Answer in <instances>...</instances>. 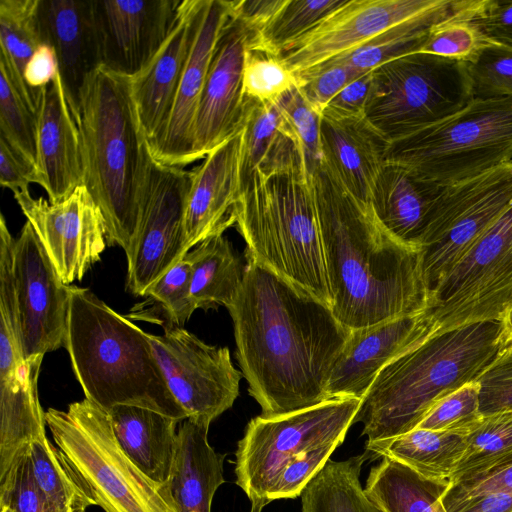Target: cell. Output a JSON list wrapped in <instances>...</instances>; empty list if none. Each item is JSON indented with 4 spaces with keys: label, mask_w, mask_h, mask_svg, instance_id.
<instances>
[{
    "label": "cell",
    "mask_w": 512,
    "mask_h": 512,
    "mask_svg": "<svg viewBox=\"0 0 512 512\" xmlns=\"http://www.w3.org/2000/svg\"><path fill=\"white\" fill-rule=\"evenodd\" d=\"M240 289L227 308L236 357L264 417L315 406L350 335L329 305L246 255Z\"/></svg>",
    "instance_id": "6da1fadb"
},
{
    "label": "cell",
    "mask_w": 512,
    "mask_h": 512,
    "mask_svg": "<svg viewBox=\"0 0 512 512\" xmlns=\"http://www.w3.org/2000/svg\"><path fill=\"white\" fill-rule=\"evenodd\" d=\"M331 309L347 329L416 315L430 307L422 253L393 237L369 204L322 164L312 177Z\"/></svg>",
    "instance_id": "7a4b0ae2"
},
{
    "label": "cell",
    "mask_w": 512,
    "mask_h": 512,
    "mask_svg": "<svg viewBox=\"0 0 512 512\" xmlns=\"http://www.w3.org/2000/svg\"><path fill=\"white\" fill-rule=\"evenodd\" d=\"M79 128L84 180L99 207L107 245L130 254L139 227L140 200L150 149L131 90V78L100 66L80 94Z\"/></svg>",
    "instance_id": "3957f363"
},
{
    "label": "cell",
    "mask_w": 512,
    "mask_h": 512,
    "mask_svg": "<svg viewBox=\"0 0 512 512\" xmlns=\"http://www.w3.org/2000/svg\"><path fill=\"white\" fill-rule=\"evenodd\" d=\"M503 348V325L482 321L433 336L390 362L361 400L353 424L366 443L417 428L445 396L476 381Z\"/></svg>",
    "instance_id": "277c9868"
},
{
    "label": "cell",
    "mask_w": 512,
    "mask_h": 512,
    "mask_svg": "<svg viewBox=\"0 0 512 512\" xmlns=\"http://www.w3.org/2000/svg\"><path fill=\"white\" fill-rule=\"evenodd\" d=\"M64 347L85 398L102 410L133 405L188 418L167 386L148 333L88 288L71 285Z\"/></svg>",
    "instance_id": "5b68a950"
},
{
    "label": "cell",
    "mask_w": 512,
    "mask_h": 512,
    "mask_svg": "<svg viewBox=\"0 0 512 512\" xmlns=\"http://www.w3.org/2000/svg\"><path fill=\"white\" fill-rule=\"evenodd\" d=\"M233 216L245 255L331 307L312 180L304 170L254 172Z\"/></svg>",
    "instance_id": "8992f818"
},
{
    "label": "cell",
    "mask_w": 512,
    "mask_h": 512,
    "mask_svg": "<svg viewBox=\"0 0 512 512\" xmlns=\"http://www.w3.org/2000/svg\"><path fill=\"white\" fill-rule=\"evenodd\" d=\"M46 425L77 481L105 512H179L169 483H158L124 453L108 413L83 399L49 408Z\"/></svg>",
    "instance_id": "52a82bcc"
},
{
    "label": "cell",
    "mask_w": 512,
    "mask_h": 512,
    "mask_svg": "<svg viewBox=\"0 0 512 512\" xmlns=\"http://www.w3.org/2000/svg\"><path fill=\"white\" fill-rule=\"evenodd\" d=\"M386 162L443 186L512 162V98H474L459 112L390 142Z\"/></svg>",
    "instance_id": "ba28073f"
},
{
    "label": "cell",
    "mask_w": 512,
    "mask_h": 512,
    "mask_svg": "<svg viewBox=\"0 0 512 512\" xmlns=\"http://www.w3.org/2000/svg\"><path fill=\"white\" fill-rule=\"evenodd\" d=\"M473 99L466 62L412 53L372 71L365 118L392 142L459 112Z\"/></svg>",
    "instance_id": "9c48e42d"
},
{
    "label": "cell",
    "mask_w": 512,
    "mask_h": 512,
    "mask_svg": "<svg viewBox=\"0 0 512 512\" xmlns=\"http://www.w3.org/2000/svg\"><path fill=\"white\" fill-rule=\"evenodd\" d=\"M361 400L335 398L292 413L250 420L236 451V483L251 503L265 501L283 468L321 446L342 444Z\"/></svg>",
    "instance_id": "30bf717a"
},
{
    "label": "cell",
    "mask_w": 512,
    "mask_h": 512,
    "mask_svg": "<svg viewBox=\"0 0 512 512\" xmlns=\"http://www.w3.org/2000/svg\"><path fill=\"white\" fill-rule=\"evenodd\" d=\"M511 306L512 206L431 293L430 338L476 322H502Z\"/></svg>",
    "instance_id": "8fae6325"
},
{
    "label": "cell",
    "mask_w": 512,
    "mask_h": 512,
    "mask_svg": "<svg viewBox=\"0 0 512 512\" xmlns=\"http://www.w3.org/2000/svg\"><path fill=\"white\" fill-rule=\"evenodd\" d=\"M511 206L512 162L444 186L419 245L430 299L440 282Z\"/></svg>",
    "instance_id": "7c38bea8"
},
{
    "label": "cell",
    "mask_w": 512,
    "mask_h": 512,
    "mask_svg": "<svg viewBox=\"0 0 512 512\" xmlns=\"http://www.w3.org/2000/svg\"><path fill=\"white\" fill-rule=\"evenodd\" d=\"M193 171L157 161L150 152L137 236L127 259V289L137 296L185 255L184 220Z\"/></svg>",
    "instance_id": "4fadbf2b"
},
{
    "label": "cell",
    "mask_w": 512,
    "mask_h": 512,
    "mask_svg": "<svg viewBox=\"0 0 512 512\" xmlns=\"http://www.w3.org/2000/svg\"><path fill=\"white\" fill-rule=\"evenodd\" d=\"M148 335L167 386L188 418L210 425L232 407L242 373L227 347L206 344L171 323L163 334Z\"/></svg>",
    "instance_id": "5bb4252c"
},
{
    "label": "cell",
    "mask_w": 512,
    "mask_h": 512,
    "mask_svg": "<svg viewBox=\"0 0 512 512\" xmlns=\"http://www.w3.org/2000/svg\"><path fill=\"white\" fill-rule=\"evenodd\" d=\"M13 275L25 359H43L65 345L71 285L27 221L15 238Z\"/></svg>",
    "instance_id": "9a60e30c"
},
{
    "label": "cell",
    "mask_w": 512,
    "mask_h": 512,
    "mask_svg": "<svg viewBox=\"0 0 512 512\" xmlns=\"http://www.w3.org/2000/svg\"><path fill=\"white\" fill-rule=\"evenodd\" d=\"M13 195L62 281L81 280L107 245L102 213L87 188L80 185L56 203L29 190Z\"/></svg>",
    "instance_id": "2e32d148"
},
{
    "label": "cell",
    "mask_w": 512,
    "mask_h": 512,
    "mask_svg": "<svg viewBox=\"0 0 512 512\" xmlns=\"http://www.w3.org/2000/svg\"><path fill=\"white\" fill-rule=\"evenodd\" d=\"M441 0H347L281 57L294 77L351 53Z\"/></svg>",
    "instance_id": "e0dca14e"
},
{
    "label": "cell",
    "mask_w": 512,
    "mask_h": 512,
    "mask_svg": "<svg viewBox=\"0 0 512 512\" xmlns=\"http://www.w3.org/2000/svg\"><path fill=\"white\" fill-rule=\"evenodd\" d=\"M181 0L92 1L101 66L133 78L170 34Z\"/></svg>",
    "instance_id": "ac0fdd59"
},
{
    "label": "cell",
    "mask_w": 512,
    "mask_h": 512,
    "mask_svg": "<svg viewBox=\"0 0 512 512\" xmlns=\"http://www.w3.org/2000/svg\"><path fill=\"white\" fill-rule=\"evenodd\" d=\"M254 34L231 17L216 44L193 124L194 162L241 130L244 57Z\"/></svg>",
    "instance_id": "d6986e66"
},
{
    "label": "cell",
    "mask_w": 512,
    "mask_h": 512,
    "mask_svg": "<svg viewBox=\"0 0 512 512\" xmlns=\"http://www.w3.org/2000/svg\"><path fill=\"white\" fill-rule=\"evenodd\" d=\"M230 18V1L201 0L194 39L170 118L162 134L148 144L157 161L180 167L194 162V119L216 44Z\"/></svg>",
    "instance_id": "ffe728a7"
},
{
    "label": "cell",
    "mask_w": 512,
    "mask_h": 512,
    "mask_svg": "<svg viewBox=\"0 0 512 512\" xmlns=\"http://www.w3.org/2000/svg\"><path fill=\"white\" fill-rule=\"evenodd\" d=\"M426 311L351 330L330 375L327 399L362 400L382 369L430 338Z\"/></svg>",
    "instance_id": "44dd1931"
},
{
    "label": "cell",
    "mask_w": 512,
    "mask_h": 512,
    "mask_svg": "<svg viewBox=\"0 0 512 512\" xmlns=\"http://www.w3.org/2000/svg\"><path fill=\"white\" fill-rule=\"evenodd\" d=\"M37 119V174L51 203L83 185L80 133L59 74L42 90Z\"/></svg>",
    "instance_id": "7402d4cb"
},
{
    "label": "cell",
    "mask_w": 512,
    "mask_h": 512,
    "mask_svg": "<svg viewBox=\"0 0 512 512\" xmlns=\"http://www.w3.org/2000/svg\"><path fill=\"white\" fill-rule=\"evenodd\" d=\"M201 0H181L166 41L150 63L131 78V90L148 144L164 131L194 39Z\"/></svg>",
    "instance_id": "603a6c76"
},
{
    "label": "cell",
    "mask_w": 512,
    "mask_h": 512,
    "mask_svg": "<svg viewBox=\"0 0 512 512\" xmlns=\"http://www.w3.org/2000/svg\"><path fill=\"white\" fill-rule=\"evenodd\" d=\"M241 130L211 151L195 170L184 220V251L235 224L240 195Z\"/></svg>",
    "instance_id": "cb8c5ba5"
},
{
    "label": "cell",
    "mask_w": 512,
    "mask_h": 512,
    "mask_svg": "<svg viewBox=\"0 0 512 512\" xmlns=\"http://www.w3.org/2000/svg\"><path fill=\"white\" fill-rule=\"evenodd\" d=\"M39 17L76 120L82 87L101 66L92 1L39 0Z\"/></svg>",
    "instance_id": "d4e9b609"
},
{
    "label": "cell",
    "mask_w": 512,
    "mask_h": 512,
    "mask_svg": "<svg viewBox=\"0 0 512 512\" xmlns=\"http://www.w3.org/2000/svg\"><path fill=\"white\" fill-rule=\"evenodd\" d=\"M389 141L364 118L321 115L322 164L352 195L368 204L386 163Z\"/></svg>",
    "instance_id": "484cf974"
},
{
    "label": "cell",
    "mask_w": 512,
    "mask_h": 512,
    "mask_svg": "<svg viewBox=\"0 0 512 512\" xmlns=\"http://www.w3.org/2000/svg\"><path fill=\"white\" fill-rule=\"evenodd\" d=\"M443 188L405 166L386 162L374 183L368 204L386 231L397 240L420 249L432 208Z\"/></svg>",
    "instance_id": "4316f807"
},
{
    "label": "cell",
    "mask_w": 512,
    "mask_h": 512,
    "mask_svg": "<svg viewBox=\"0 0 512 512\" xmlns=\"http://www.w3.org/2000/svg\"><path fill=\"white\" fill-rule=\"evenodd\" d=\"M209 426L186 418L178 429L169 485L179 512H211L214 494L225 482V456L209 444Z\"/></svg>",
    "instance_id": "83f0119b"
},
{
    "label": "cell",
    "mask_w": 512,
    "mask_h": 512,
    "mask_svg": "<svg viewBox=\"0 0 512 512\" xmlns=\"http://www.w3.org/2000/svg\"><path fill=\"white\" fill-rule=\"evenodd\" d=\"M107 413L116 440L129 459L152 480L169 483L180 421L133 405H117Z\"/></svg>",
    "instance_id": "f1b7e54d"
},
{
    "label": "cell",
    "mask_w": 512,
    "mask_h": 512,
    "mask_svg": "<svg viewBox=\"0 0 512 512\" xmlns=\"http://www.w3.org/2000/svg\"><path fill=\"white\" fill-rule=\"evenodd\" d=\"M297 169L305 171L301 151L277 105L245 100L241 127L240 190L254 172L270 176Z\"/></svg>",
    "instance_id": "f546056e"
},
{
    "label": "cell",
    "mask_w": 512,
    "mask_h": 512,
    "mask_svg": "<svg viewBox=\"0 0 512 512\" xmlns=\"http://www.w3.org/2000/svg\"><path fill=\"white\" fill-rule=\"evenodd\" d=\"M467 446V434L415 428L389 440L366 443V451L396 460L420 475L450 480Z\"/></svg>",
    "instance_id": "4dcf8cb0"
},
{
    "label": "cell",
    "mask_w": 512,
    "mask_h": 512,
    "mask_svg": "<svg viewBox=\"0 0 512 512\" xmlns=\"http://www.w3.org/2000/svg\"><path fill=\"white\" fill-rule=\"evenodd\" d=\"M450 480L426 478L388 457L370 470L365 493L383 512H447L442 497Z\"/></svg>",
    "instance_id": "1f68e13d"
},
{
    "label": "cell",
    "mask_w": 512,
    "mask_h": 512,
    "mask_svg": "<svg viewBox=\"0 0 512 512\" xmlns=\"http://www.w3.org/2000/svg\"><path fill=\"white\" fill-rule=\"evenodd\" d=\"M42 44L46 43L39 17V0H0V67L35 113L40 98L27 86L24 70Z\"/></svg>",
    "instance_id": "d6a6232c"
},
{
    "label": "cell",
    "mask_w": 512,
    "mask_h": 512,
    "mask_svg": "<svg viewBox=\"0 0 512 512\" xmlns=\"http://www.w3.org/2000/svg\"><path fill=\"white\" fill-rule=\"evenodd\" d=\"M185 256L192 268L191 294L197 309L228 308L240 289L245 269L228 239L223 234L212 236Z\"/></svg>",
    "instance_id": "836d02e7"
},
{
    "label": "cell",
    "mask_w": 512,
    "mask_h": 512,
    "mask_svg": "<svg viewBox=\"0 0 512 512\" xmlns=\"http://www.w3.org/2000/svg\"><path fill=\"white\" fill-rule=\"evenodd\" d=\"M366 454L328 460L301 493V512H383L360 483Z\"/></svg>",
    "instance_id": "e575fe53"
},
{
    "label": "cell",
    "mask_w": 512,
    "mask_h": 512,
    "mask_svg": "<svg viewBox=\"0 0 512 512\" xmlns=\"http://www.w3.org/2000/svg\"><path fill=\"white\" fill-rule=\"evenodd\" d=\"M346 1L286 0L270 22L254 34L251 44L282 56Z\"/></svg>",
    "instance_id": "d590c367"
},
{
    "label": "cell",
    "mask_w": 512,
    "mask_h": 512,
    "mask_svg": "<svg viewBox=\"0 0 512 512\" xmlns=\"http://www.w3.org/2000/svg\"><path fill=\"white\" fill-rule=\"evenodd\" d=\"M29 457L36 483L53 512H86L95 505L47 437L33 443Z\"/></svg>",
    "instance_id": "8d00e7d4"
},
{
    "label": "cell",
    "mask_w": 512,
    "mask_h": 512,
    "mask_svg": "<svg viewBox=\"0 0 512 512\" xmlns=\"http://www.w3.org/2000/svg\"><path fill=\"white\" fill-rule=\"evenodd\" d=\"M512 454V410L483 416L467 434V446L450 482L481 473Z\"/></svg>",
    "instance_id": "74e56055"
},
{
    "label": "cell",
    "mask_w": 512,
    "mask_h": 512,
    "mask_svg": "<svg viewBox=\"0 0 512 512\" xmlns=\"http://www.w3.org/2000/svg\"><path fill=\"white\" fill-rule=\"evenodd\" d=\"M0 137L37 172L36 113L23 101L14 89L6 71L1 67Z\"/></svg>",
    "instance_id": "f35d334b"
},
{
    "label": "cell",
    "mask_w": 512,
    "mask_h": 512,
    "mask_svg": "<svg viewBox=\"0 0 512 512\" xmlns=\"http://www.w3.org/2000/svg\"><path fill=\"white\" fill-rule=\"evenodd\" d=\"M294 85L296 79L281 56L254 47L250 42L243 65L245 100L276 104Z\"/></svg>",
    "instance_id": "ab89813d"
},
{
    "label": "cell",
    "mask_w": 512,
    "mask_h": 512,
    "mask_svg": "<svg viewBox=\"0 0 512 512\" xmlns=\"http://www.w3.org/2000/svg\"><path fill=\"white\" fill-rule=\"evenodd\" d=\"M276 105L300 148L305 172L312 180L313 175L322 165L321 114L307 103L297 85L285 92Z\"/></svg>",
    "instance_id": "60d3db41"
},
{
    "label": "cell",
    "mask_w": 512,
    "mask_h": 512,
    "mask_svg": "<svg viewBox=\"0 0 512 512\" xmlns=\"http://www.w3.org/2000/svg\"><path fill=\"white\" fill-rule=\"evenodd\" d=\"M467 65L474 98H512V48L486 42Z\"/></svg>",
    "instance_id": "b9f144b4"
},
{
    "label": "cell",
    "mask_w": 512,
    "mask_h": 512,
    "mask_svg": "<svg viewBox=\"0 0 512 512\" xmlns=\"http://www.w3.org/2000/svg\"><path fill=\"white\" fill-rule=\"evenodd\" d=\"M479 384L472 381L438 401L417 428L468 434L482 419Z\"/></svg>",
    "instance_id": "7bdbcfd3"
},
{
    "label": "cell",
    "mask_w": 512,
    "mask_h": 512,
    "mask_svg": "<svg viewBox=\"0 0 512 512\" xmlns=\"http://www.w3.org/2000/svg\"><path fill=\"white\" fill-rule=\"evenodd\" d=\"M470 1L459 14L435 25L417 53L471 62L486 42L466 18Z\"/></svg>",
    "instance_id": "ee69618b"
},
{
    "label": "cell",
    "mask_w": 512,
    "mask_h": 512,
    "mask_svg": "<svg viewBox=\"0 0 512 512\" xmlns=\"http://www.w3.org/2000/svg\"><path fill=\"white\" fill-rule=\"evenodd\" d=\"M191 275L190 261L184 255L143 293L160 305L168 323L183 327L197 309L191 294Z\"/></svg>",
    "instance_id": "f6af8a7d"
},
{
    "label": "cell",
    "mask_w": 512,
    "mask_h": 512,
    "mask_svg": "<svg viewBox=\"0 0 512 512\" xmlns=\"http://www.w3.org/2000/svg\"><path fill=\"white\" fill-rule=\"evenodd\" d=\"M365 73L342 62L330 61L296 75L295 79L307 103L322 114L342 89Z\"/></svg>",
    "instance_id": "bcb514c9"
},
{
    "label": "cell",
    "mask_w": 512,
    "mask_h": 512,
    "mask_svg": "<svg viewBox=\"0 0 512 512\" xmlns=\"http://www.w3.org/2000/svg\"><path fill=\"white\" fill-rule=\"evenodd\" d=\"M12 512H53L33 475L29 455L0 478V508Z\"/></svg>",
    "instance_id": "7dc6e473"
},
{
    "label": "cell",
    "mask_w": 512,
    "mask_h": 512,
    "mask_svg": "<svg viewBox=\"0 0 512 512\" xmlns=\"http://www.w3.org/2000/svg\"><path fill=\"white\" fill-rule=\"evenodd\" d=\"M331 443L315 448L295 457L276 478L268 500L296 498L301 495L306 485L324 467L332 453L339 446Z\"/></svg>",
    "instance_id": "c3c4849f"
},
{
    "label": "cell",
    "mask_w": 512,
    "mask_h": 512,
    "mask_svg": "<svg viewBox=\"0 0 512 512\" xmlns=\"http://www.w3.org/2000/svg\"><path fill=\"white\" fill-rule=\"evenodd\" d=\"M477 382L482 416L512 410V346L502 348Z\"/></svg>",
    "instance_id": "681fc988"
},
{
    "label": "cell",
    "mask_w": 512,
    "mask_h": 512,
    "mask_svg": "<svg viewBox=\"0 0 512 512\" xmlns=\"http://www.w3.org/2000/svg\"><path fill=\"white\" fill-rule=\"evenodd\" d=\"M466 18L485 42L512 48V1L471 0Z\"/></svg>",
    "instance_id": "f907efd6"
},
{
    "label": "cell",
    "mask_w": 512,
    "mask_h": 512,
    "mask_svg": "<svg viewBox=\"0 0 512 512\" xmlns=\"http://www.w3.org/2000/svg\"><path fill=\"white\" fill-rule=\"evenodd\" d=\"M488 492H512V454L481 473L451 483L442 502L448 504Z\"/></svg>",
    "instance_id": "816d5d0a"
},
{
    "label": "cell",
    "mask_w": 512,
    "mask_h": 512,
    "mask_svg": "<svg viewBox=\"0 0 512 512\" xmlns=\"http://www.w3.org/2000/svg\"><path fill=\"white\" fill-rule=\"evenodd\" d=\"M371 82L372 71L363 74L342 89L321 115L335 119L364 118Z\"/></svg>",
    "instance_id": "f5cc1de1"
},
{
    "label": "cell",
    "mask_w": 512,
    "mask_h": 512,
    "mask_svg": "<svg viewBox=\"0 0 512 512\" xmlns=\"http://www.w3.org/2000/svg\"><path fill=\"white\" fill-rule=\"evenodd\" d=\"M38 182L37 172L0 137V184L15 193L27 191L30 183Z\"/></svg>",
    "instance_id": "db71d44e"
},
{
    "label": "cell",
    "mask_w": 512,
    "mask_h": 512,
    "mask_svg": "<svg viewBox=\"0 0 512 512\" xmlns=\"http://www.w3.org/2000/svg\"><path fill=\"white\" fill-rule=\"evenodd\" d=\"M286 0H232L231 17L243 23L252 32L261 31Z\"/></svg>",
    "instance_id": "11a10c76"
},
{
    "label": "cell",
    "mask_w": 512,
    "mask_h": 512,
    "mask_svg": "<svg viewBox=\"0 0 512 512\" xmlns=\"http://www.w3.org/2000/svg\"><path fill=\"white\" fill-rule=\"evenodd\" d=\"M58 73V65L53 48L42 44L29 60L24 79L27 86L40 98L42 90Z\"/></svg>",
    "instance_id": "9f6ffc18"
},
{
    "label": "cell",
    "mask_w": 512,
    "mask_h": 512,
    "mask_svg": "<svg viewBox=\"0 0 512 512\" xmlns=\"http://www.w3.org/2000/svg\"><path fill=\"white\" fill-rule=\"evenodd\" d=\"M447 512H512V492H488L444 504Z\"/></svg>",
    "instance_id": "6f0895ef"
},
{
    "label": "cell",
    "mask_w": 512,
    "mask_h": 512,
    "mask_svg": "<svg viewBox=\"0 0 512 512\" xmlns=\"http://www.w3.org/2000/svg\"><path fill=\"white\" fill-rule=\"evenodd\" d=\"M501 323L503 325V347L512 346V306Z\"/></svg>",
    "instance_id": "680465c9"
},
{
    "label": "cell",
    "mask_w": 512,
    "mask_h": 512,
    "mask_svg": "<svg viewBox=\"0 0 512 512\" xmlns=\"http://www.w3.org/2000/svg\"><path fill=\"white\" fill-rule=\"evenodd\" d=\"M268 503L265 501H257L253 502L251 505L250 512H262V509L267 505Z\"/></svg>",
    "instance_id": "91938a15"
},
{
    "label": "cell",
    "mask_w": 512,
    "mask_h": 512,
    "mask_svg": "<svg viewBox=\"0 0 512 512\" xmlns=\"http://www.w3.org/2000/svg\"><path fill=\"white\" fill-rule=\"evenodd\" d=\"M0 512H12V511H10V510H9V509H7V508H3V507H1V508H0Z\"/></svg>",
    "instance_id": "94428289"
}]
</instances>
